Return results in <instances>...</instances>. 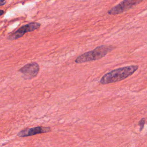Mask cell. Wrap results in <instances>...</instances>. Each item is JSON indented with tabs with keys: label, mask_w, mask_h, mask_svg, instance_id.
<instances>
[{
	"label": "cell",
	"mask_w": 147,
	"mask_h": 147,
	"mask_svg": "<svg viewBox=\"0 0 147 147\" xmlns=\"http://www.w3.org/2000/svg\"><path fill=\"white\" fill-rule=\"evenodd\" d=\"M136 65H131L113 69L105 74L100 80L102 84H106L121 81L133 75L138 69Z\"/></svg>",
	"instance_id": "obj_1"
},
{
	"label": "cell",
	"mask_w": 147,
	"mask_h": 147,
	"mask_svg": "<svg viewBox=\"0 0 147 147\" xmlns=\"http://www.w3.org/2000/svg\"><path fill=\"white\" fill-rule=\"evenodd\" d=\"M113 49H114V47L111 45H103L98 46L94 49L86 52L77 57L75 62L77 64H80L99 60L105 57Z\"/></svg>",
	"instance_id": "obj_2"
},
{
	"label": "cell",
	"mask_w": 147,
	"mask_h": 147,
	"mask_svg": "<svg viewBox=\"0 0 147 147\" xmlns=\"http://www.w3.org/2000/svg\"><path fill=\"white\" fill-rule=\"evenodd\" d=\"M41 24L38 22H30L28 24L23 25L16 31L11 33L7 36V39L9 40H15L22 37L28 32L34 31L40 28Z\"/></svg>",
	"instance_id": "obj_3"
},
{
	"label": "cell",
	"mask_w": 147,
	"mask_h": 147,
	"mask_svg": "<svg viewBox=\"0 0 147 147\" xmlns=\"http://www.w3.org/2000/svg\"><path fill=\"white\" fill-rule=\"evenodd\" d=\"M140 1H129L125 0L110 9L107 13L110 15H116L122 13L126 10H129L134 6L141 3Z\"/></svg>",
	"instance_id": "obj_4"
},
{
	"label": "cell",
	"mask_w": 147,
	"mask_h": 147,
	"mask_svg": "<svg viewBox=\"0 0 147 147\" xmlns=\"http://www.w3.org/2000/svg\"><path fill=\"white\" fill-rule=\"evenodd\" d=\"M39 69L38 64L36 62H32L22 67L19 69V72L23 75L24 79H31L37 75Z\"/></svg>",
	"instance_id": "obj_5"
},
{
	"label": "cell",
	"mask_w": 147,
	"mask_h": 147,
	"mask_svg": "<svg viewBox=\"0 0 147 147\" xmlns=\"http://www.w3.org/2000/svg\"><path fill=\"white\" fill-rule=\"evenodd\" d=\"M51 130V129L49 127H44V126H37L32 128L25 129L20 131L17 136L20 137H25L28 136H34L37 134L44 133L49 132Z\"/></svg>",
	"instance_id": "obj_6"
},
{
	"label": "cell",
	"mask_w": 147,
	"mask_h": 147,
	"mask_svg": "<svg viewBox=\"0 0 147 147\" xmlns=\"http://www.w3.org/2000/svg\"><path fill=\"white\" fill-rule=\"evenodd\" d=\"M145 119L144 118H142L138 122V125L140 126V130L141 131L142 130V129L144 128V125H145Z\"/></svg>",
	"instance_id": "obj_7"
},
{
	"label": "cell",
	"mask_w": 147,
	"mask_h": 147,
	"mask_svg": "<svg viewBox=\"0 0 147 147\" xmlns=\"http://www.w3.org/2000/svg\"><path fill=\"white\" fill-rule=\"evenodd\" d=\"M6 3V2L5 1H1L0 5H1V6H3V5H5Z\"/></svg>",
	"instance_id": "obj_8"
},
{
	"label": "cell",
	"mask_w": 147,
	"mask_h": 147,
	"mask_svg": "<svg viewBox=\"0 0 147 147\" xmlns=\"http://www.w3.org/2000/svg\"><path fill=\"white\" fill-rule=\"evenodd\" d=\"M3 13H4V10H3L2 9H1V10H0V16H2V15L3 14Z\"/></svg>",
	"instance_id": "obj_9"
}]
</instances>
